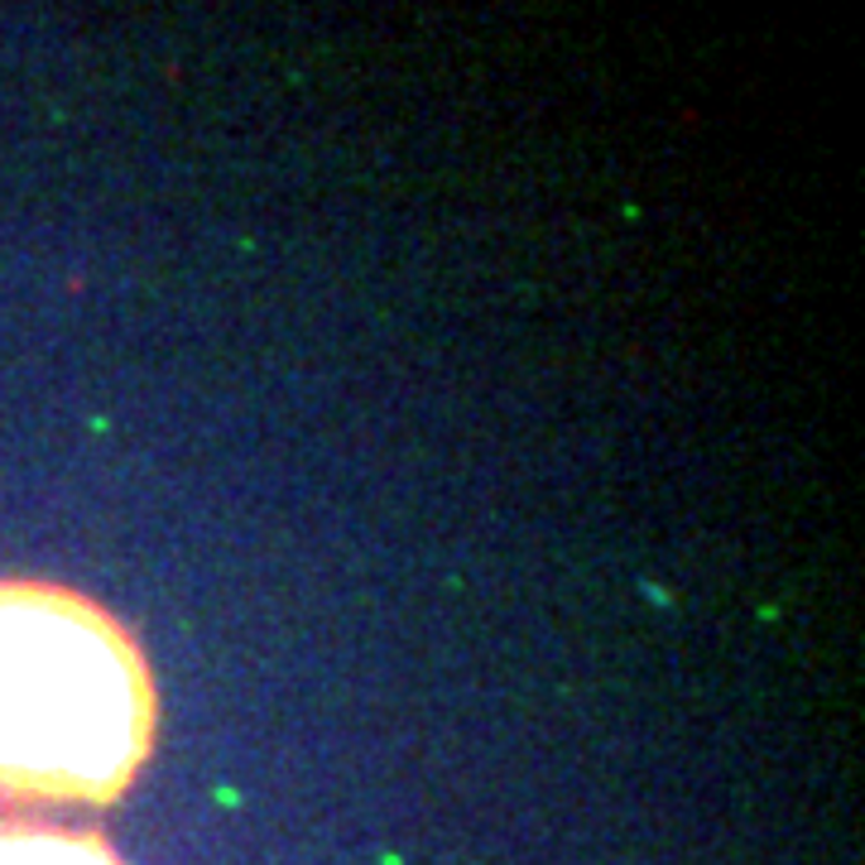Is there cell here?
<instances>
[{
	"label": "cell",
	"mask_w": 865,
	"mask_h": 865,
	"mask_svg": "<svg viewBox=\"0 0 865 865\" xmlns=\"http://www.w3.org/2000/svg\"><path fill=\"white\" fill-rule=\"evenodd\" d=\"M154 731L140 649L101 606L0 582V789L106 803Z\"/></svg>",
	"instance_id": "6da1fadb"
},
{
	"label": "cell",
	"mask_w": 865,
	"mask_h": 865,
	"mask_svg": "<svg viewBox=\"0 0 865 865\" xmlns=\"http://www.w3.org/2000/svg\"><path fill=\"white\" fill-rule=\"evenodd\" d=\"M0 865H121L97 836L77 832H0Z\"/></svg>",
	"instance_id": "7a4b0ae2"
}]
</instances>
